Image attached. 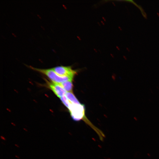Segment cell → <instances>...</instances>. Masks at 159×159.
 I'll return each mask as SVG.
<instances>
[{"label": "cell", "mask_w": 159, "mask_h": 159, "mask_svg": "<svg viewBox=\"0 0 159 159\" xmlns=\"http://www.w3.org/2000/svg\"><path fill=\"white\" fill-rule=\"evenodd\" d=\"M29 67L36 71L41 72L47 76L52 81L55 83H60L67 81H72L73 78L67 76H60L57 74L52 69H40L32 67Z\"/></svg>", "instance_id": "cell-1"}, {"label": "cell", "mask_w": 159, "mask_h": 159, "mask_svg": "<svg viewBox=\"0 0 159 159\" xmlns=\"http://www.w3.org/2000/svg\"><path fill=\"white\" fill-rule=\"evenodd\" d=\"M52 69L57 74L62 76L69 77L73 78L76 73V71L72 69L70 66H58Z\"/></svg>", "instance_id": "cell-2"}, {"label": "cell", "mask_w": 159, "mask_h": 159, "mask_svg": "<svg viewBox=\"0 0 159 159\" xmlns=\"http://www.w3.org/2000/svg\"><path fill=\"white\" fill-rule=\"evenodd\" d=\"M47 84L49 88L58 97L60 98L65 95L67 92L60 83L47 82Z\"/></svg>", "instance_id": "cell-3"}, {"label": "cell", "mask_w": 159, "mask_h": 159, "mask_svg": "<svg viewBox=\"0 0 159 159\" xmlns=\"http://www.w3.org/2000/svg\"><path fill=\"white\" fill-rule=\"evenodd\" d=\"M60 84L67 92L72 93L73 85L72 81H67Z\"/></svg>", "instance_id": "cell-4"}, {"label": "cell", "mask_w": 159, "mask_h": 159, "mask_svg": "<svg viewBox=\"0 0 159 159\" xmlns=\"http://www.w3.org/2000/svg\"><path fill=\"white\" fill-rule=\"evenodd\" d=\"M67 99L72 103L78 105L81 104L72 92H67L65 95Z\"/></svg>", "instance_id": "cell-5"}, {"label": "cell", "mask_w": 159, "mask_h": 159, "mask_svg": "<svg viewBox=\"0 0 159 159\" xmlns=\"http://www.w3.org/2000/svg\"><path fill=\"white\" fill-rule=\"evenodd\" d=\"M60 99L64 105L69 109V102L65 95L61 97Z\"/></svg>", "instance_id": "cell-6"}, {"label": "cell", "mask_w": 159, "mask_h": 159, "mask_svg": "<svg viewBox=\"0 0 159 159\" xmlns=\"http://www.w3.org/2000/svg\"><path fill=\"white\" fill-rule=\"evenodd\" d=\"M157 89H159L158 87V86H157Z\"/></svg>", "instance_id": "cell-7"}]
</instances>
